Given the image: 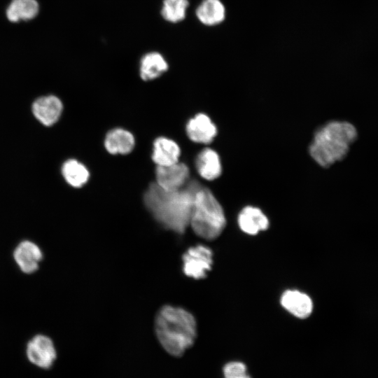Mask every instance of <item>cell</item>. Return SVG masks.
<instances>
[{"mask_svg":"<svg viewBox=\"0 0 378 378\" xmlns=\"http://www.w3.org/2000/svg\"><path fill=\"white\" fill-rule=\"evenodd\" d=\"M190 176L188 167L181 162L157 167L155 170L156 183L165 190H177L188 183Z\"/></svg>","mask_w":378,"mask_h":378,"instance_id":"52a82bcc","label":"cell"},{"mask_svg":"<svg viewBox=\"0 0 378 378\" xmlns=\"http://www.w3.org/2000/svg\"><path fill=\"white\" fill-rule=\"evenodd\" d=\"M195 167L199 175L208 181L216 179L222 173L219 155L210 148H205L198 153L195 160Z\"/></svg>","mask_w":378,"mask_h":378,"instance_id":"4fadbf2b","label":"cell"},{"mask_svg":"<svg viewBox=\"0 0 378 378\" xmlns=\"http://www.w3.org/2000/svg\"><path fill=\"white\" fill-rule=\"evenodd\" d=\"M157 338L169 354L178 357L194 344L197 324L194 316L186 310L165 306L158 312L155 323Z\"/></svg>","mask_w":378,"mask_h":378,"instance_id":"7a4b0ae2","label":"cell"},{"mask_svg":"<svg viewBox=\"0 0 378 378\" xmlns=\"http://www.w3.org/2000/svg\"><path fill=\"white\" fill-rule=\"evenodd\" d=\"M169 66L164 57L158 52L145 54L140 61V76L144 80H151L168 70Z\"/></svg>","mask_w":378,"mask_h":378,"instance_id":"e0dca14e","label":"cell"},{"mask_svg":"<svg viewBox=\"0 0 378 378\" xmlns=\"http://www.w3.org/2000/svg\"><path fill=\"white\" fill-rule=\"evenodd\" d=\"M162 4L160 13L166 21L177 23L186 18L188 0H163Z\"/></svg>","mask_w":378,"mask_h":378,"instance_id":"ffe728a7","label":"cell"},{"mask_svg":"<svg viewBox=\"0 0 378 378\" xmlns=\"http://www.w3.org/2000/svg\"><path fill=\"white\" fill-rule=\"evenodd\" d=\"M104 144L106 150L111 154L125 155L133 150L135 140L130 132L118 127L106 134Z\"/></svg>","mask_w":378,"mask_h":378,"instance_id":"9a60e30c","label":"cell"},{"mask_svg":"<svg viewBox=\"0 0 378 378\" xmlns=\"http://www.w3.org/2000/svg\"><path fill=\"white\" fill-rule=\"evenodd\" d=\"M281 304L288 312L300 318L308 317L313 309L311 298L296 290L285 291L281 295Z\"/></svg>","mask_w":378,"mask_h":378,"instance_id":"7c38bea8","label":"cell"},{"mask_svg":"<svg viewBox=\"0 0 378 378\" xmlns=\"http://www.w3.org/2000/svg\"><path fill=\"white\" fill-rule=\"evenodd\" d=\"M240 229L248 234H256L267 229L269 220L258 207L247 206L241 209L237 218Z\"/></svg>","mask_w":378,"mask_h":378,"instance_id":"5bb4252c","label":"cell"},{"mask_svg":"<svg viewBox=\"0 0 378 378\" xmlns=\"http://www.w3.org/2000/svg\"><path fill=\"white\" fill-rule=\"evenodd\" d=\"M62 109L61 100L53 95L38 98L32 106L34 116L46 126L55 124L59 120Z\"/></svg>","mask_w":378,"mask_h":378,"instance_id":"30bf717a","label":"cell"},{"mask_svg":"<svg viewBox=\"0 0 378 378\" xmlns=\"http://www.w3.org/2000/svg\"><path fill=\"white\" fill-rule=\"evenodd\" d=\"M226 220L222 206L214 194L200 185L194 195L190 225L200 237L214 239L223 232Z\"/></svg>","mask_w":378,"mask_h":378,"instance_id":"277c9868","label":"cell"},{"mask_svg":"<svg viewBox=\"0 0 378 378\" xmlns=\"http://www.w3.org/2000/svg\"><path fill=\"white\" fill-rule=\"evenodd\" d=\"M38 13V4L36 0H13L6 10V16L10 22L33 19Z\"/></svg>","mask_w":378,"mask_h":378,"instance_id":"ac0fdd59","label":"cell"},{"mask_svg":"<svg viewBox=\"0 0 378 378\" xmlns=\"http://www.w3.org/2000/svg\"><path fill=\"white\" fill-rule=\"evenodd\" d=\"M13 258L22 272L32 274L38 269L43 253L38 245L33 241L25 240L16 246Z\"/></svg>","mask_w":378,"mask_h":378,"instance_id":"9c48e42d","label":"cell"},{"mask_svg":"<svg viewBox=\"0 0 378 378\" xmlns=\"http://www.w3.org/2000/svg\"><path fill=\"white\" fill-rule=\"evenodd\" d=\"M200 184L188 182L177 190H165L157 183L146 190L144 201L153 217L165 228L182 234L190 225L194 195Z\"/></svg>","mask_w":378,"mask_h":378,"instance_id":"6da1fadb","label":"cell"},{"mask_svg":"<svg viewBox=\"0 0 378 378\" xmlns=\"http://www.w3.org/2000/svg\"><path fill=\"white\" fill-rule=\"evenodd\" d=\"M224 378H251L246 365L241 361H230L223 368Z\"/></svg>","mask_w":378,"mask_h":378,"instance_id":"44dd1931","label":"cell"},{"mask_svg":"<svg viewBox=\"0 0 378 378\" xmlns=\"http://www.w3.org/2000/svg\"><path fill=\"white\" fill-rule=\"evenodd\" d=\"M356 138L357 131L352 124L330 121L316 131L309 153L318 164L328 167L346 155Z\"/></svg>","mask_w":378,"mask_h":378,"instance_id":"3957f363","label":"cell"},{"mask_svg":"<svg viewBox=\"0 0 378 378\" xmlns=\"http://www.w3.org/2000/svg\"><path fill=\"white\" fill-rule=\"evenodd\" d=\"M180 155V147L174 140L160 136L154 141L152 160L157 167H164L178 162Z\"/></svg>","mask_w":378,"mask_h":378,"instance_id":"8fae6325","label":"cell"},{"mask_svg":"<svg viewBox=\"0 0 378 378\" xmlns=\"http://www.w3.org/2000/svg\"><path fill=\"white\" fill-rule=\"evenodd\" d=\"M225 13V6L220 0H203L195 10L199 21L209 27L223 22Z\"/></svg>","mask_w":378,"mask_h":378,"instance_id":"2e32d148","label":"cell"},{"mask_svg":"<svg viewBox=\"0 0 378 378\" xmlns=\"http://www.w3.org/2000/svg\"><path fill=\"white\" fill-rule=\"evenodd\" d=\"M28 360L35 366L50 369L57 358V351L52 340L45 335L34 336L26 346Z\"/></svg>","mask_w":378,"mask_h":378,"instance_id":"5b68a950","label":"cell"},{"mask_svg":"<svg viewBox=\"0 0 378 378\" xmlns=\"http://www.w3.org/2000/svg\"><path fill=\"white\" fill-rule=\"evenodd\" d=\"M62 173L66 181L74 188L84 186L90 177L87 167L74 159L68 160L63 164Z\"/></svg>","mask_w":378,"mask_h":378,"instance_id":"d6986e66","label":"cell"},{"mask_svg":"<svg viewBox=\"0 0 378 378\" xmlns=\"http://www.w3.org/2000/svg\"><path fill=\"white\" fill-rule=\"evenodd\" d=\"M188 138L193 142L207 144L217 135V127L206 114L200 113L191 118L186 125Z\"/></svg>","mask_w":378,"mask_h":378,"instance_id":"ba28073f","label":"cell"},{"mask_svg":"<svg viewBox=\"0 0 378 378\" xmlns=\"http://www.w3.org/2000/svg\"><path fill=\"white\" fill-rule=\"evenodd\" d=\"M212 251L203 245L190 248L183 256V270L186 275L202 279L211 268Z\"/></svg>","mask_w":378,"mask_h":378,"instance_id":"8992f818","label":"cell"}]
</instances>
